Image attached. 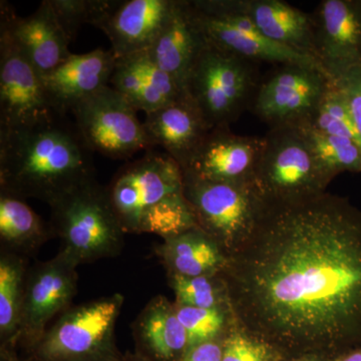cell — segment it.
<instances>
[{
	"label": "cell",
	"instance_id": "cell-1",
	"mask_svg": "<svg viewBox=\"0 0 361 361\" xmlns=\"http://www.w3.org/2000/svg\"><path fill=\"white\" fill-rule=\"evenodd\" d=\"M220 276L236 322L283 358L361 345V210L348 198L264 201Z\"/></svg>",
	"mask_w": 361,
	"mask_h": 361
},
{
	"label": "cell",
	"instance_id": "cell-2",
	"mask_svg": "<svg viewBox=\"0 0 361 361\" xmlns=\"http://www.w3.org/2000/svg\"><path fill=\"white\" fill-rule=\"evenodd\" d=\"M92 155L70 115L51 111L0 132V190L51 206L96 180Z\"/></svg>",
	"mask_w": 361,
	"mask_h": 361
},
{
	"label": "cell",
	"instance_id": "cell-3",
	"mask_svg": "<svg viewBox=\"0 0 361 361\" xmlns=\"http://www.w3.org/2000/svg\"><path fill=\"white\" fill-rule=\"evenodd\" d=\"M104 188L126 234L166 239L197 227L185 196L182 168L165 152L148 149L118 169Z\"/></svg>",
	"mask_w": 361,
	"mask_h": 361
},
{
	"label": "cell",
	"instance_id": "cell-4",
	"mask_svg": "<svg viewBox=\"0 0 361 361\" xmlns=\"http://www.w3.org/2000/svg\"><path fill=\"white\" fill-rule=\"evenodd\" d=\"M52 235L59 251L78 266L120 255L125 234L106 188L97 180L77 188L49 206Z\"/></svg>",
	"mask_w": 361,
	"mask_h": 361
},
{
	"label": "cell",
	"instance_id": "cell-5",
	"mask_svg": "<svg viewBox=\"0 0 361 361\" xmlns=\"http://www.w3.org/2000/svg\"><path fill=\"white\" fill-rule=\"evenodd\" d=\"M125 297H99L71 306L59 315L25 361H122L116 326Z\"/></svg>",
	"mask_w": 361,
	"mask_h": 361
},
{
	"label": "cell",
	"instance_id": "cell-6",
	"mask_svg": "<svg viewBox=\"0 0 361 361\" xmlns=\"http://www.w3.org/2000/svg\"><path fill=\"white\" fill-rule=\"evenodd\" d=\"M256 63L207 42L185 84V92L211 129L230 127L252 108L259 87Z\"/></svg>",
	"mask_w": 361,
	"mask_h": 361
},
{
	"label": "cell",
	"instance_id": "cell-7",
	"mask_svg": "<svg viewBox=\"0 0 361 361\" xmlns=\"http://www.w3.org/2000/svg\"><path fill=\"white\" fill-rule=\"evenodd\" d=\"M185 196L197 227L231 256L250 236L264 200L254 184L214 182L184 172Z\"/></svg>",
	"mask_w": 361,
	"mask_h": 361
},
{
	"label": "cell",
	"instance_id": "cell-8",
	"mask_svg": "<svg viewBox=\"0 0 361 361\" xmlns=\"http://www.w3.org/2000/svg\"><path fill=\"white\" fill-rule=\"evenodd\" d=\"M254 177L267 202H290L324 193L330 184L297 128L270 129Z\"/></svg>",
	"mask_w": 361,
	"mask_h": 361
},
{
	"label": "cell",
	"instance_id": "cell-9",
	"mask_svg": "<svg viewBox=\"0 0 361 361\" xmlns=\"http://www.w3.org/2000/svg\"><path fill=\"white\" fill-rule=\"evenodd\" d=\"M190 2L208 44L255 63L258 61L280 66L294 63L324 71L315 59L291 51L265 37L246 13L241 0H190Z\"/></svg>",
	"mask_w": 361,
	"mask_h": 361
},
{
	"label": "cell",
	"instance_id": "cell-10",
	"mask_svg": "<svg viewBox=\"0 0 361 361\" xmlns=\"http://www.w3.org/2000/svg\"><path fill=\"white\" fill-rule=\"evenodd\" d=\"M71 115L92 153L128 160L152 149L137 111L111 85L80 102Z\"/></svg>",
	"mask_w": 361,
	"mask_h": 361
},
{
	"label": "cell",
	"instance_id": "cell-11",
	"mask_svg": "<svg viewBox=\"0 0 361 361\" xmlns=\"http://www.w3.org/2000/svg\"><path fill=\"white\" fill-rule=\"evenodd\" d=\"M78 267L61 251L30 267L16 336V348L23 355L39 343L54 318L73 306L78 292Z\"/></svg>",
	"mask_w": 361,
	"mask_h": 361
},
{
	"label": "cell",
	"instance_id": "cell-12",
	"mask_svg": "<svg viewBox=\"0 0 361 361\" xmlns=\"http://www.w3.org/2000/svg\"><path fill=\"white\" fill-rule=\"evenodd\" d=\"M332 80L313 66L281 65L259 84L252 109L270 129L300 127L310 123Z\"/></svg>",
	"mask_w": 361,
	"mask_h": 361
},
{
	"label": "cell",
	"instance_id": "cell-13",
	"mask_svg": "<svg viewBox=\"0 0 361 361\" xmlns=\"http://www.w3.org/2000/svg\"><path fill=\"white\" fill-rule=\"evenodd\" d=\"M51 111L42 75L0 30V132L25 127Z\"/></svg>",
	"mask_w": 361,
	"mask_h": 361
},
{
	"label": "cell",
	"instance_id": "cell-14",
	"mask_svg": "<svg viewBox=\"0 0 361 361\" xmlns=\"http://www.w3.org/2000/svg\"><path fill=\"white\" fill-rule=\"evenodd\" d=\"M315 59L338 80L361 66V0H323L312 14Z\"/></svg>",
	"mask_w": 361,
	"mask_h": 361
},
{
	"label": "cell",
	"instance_id": "cell-15",
	"mask_svg": "<svg viewBox=\"0 0 361 361\" xmlns=\"http://www.w3.org/2000/svg\"><path fill=\"white\" fill-rule=\"evenodd\" d=\"M0 30L13 39L42 77L70 58V44L49 0L27 18H21L7 1L0 4Z\"/></svg>",
	"mask_w": 361,
	"mask_h": 361
},
{
	"label": "cell",
	"instance_id": "cell-16",
	"mask_svg": "<svg viewBox=\"0 0 361 361\" xmlns=\"http://www.w3.org/2000/svg\"><path fill=\"white\" fill-rule=\"evenodd\" d=\"M264 137L233 134L230 127L209 132L184 172L214 182L254 184Z\"/></svg>",
	"mask_w": 361,
	"mask_h": 361
},
{
	"label": "cell",
	"instance_id": "cell-17",
	"mask_svg": "<svg viewBox=\"0 0 361 361\" xmlns=\"http://www.w3.org/2000/svg\"><path fill=\"white\" fill-rule=\"evenodd\" d=\"M116 61L111 49L73 54L58 68L42 77L54 111L70 115L80 102L110 85Z\"/></svg>",
	"mask_w": 361,
	"mask_h": 361
},
{
	"label": "cell",
	"instance_id": "cell-18",
	"mask_svg": "<svg viewBox=\"0 0 361 361\" xmlns=\"http://www.w3.org/2000/svg\"><path fill=\"white\" fill-rule=\"evenodd\" d=\"M177 0H120L97 26L111 42L116 59L149 51L167 25Z\"/></svg>",
	"mask_w": 361,
	"mask_h": 361
},
{
	"label": "cell",
	"instance_id": "cell-19",
	"mask_svg": "<svg viewBox=\"0 0 361 361\" xmlns=\"http://www.w3.org/2000/svg\"><path fill=\"white\" fill-rule=\"evenodd\" d=\"M142 126L151 148L161 147L182 170L188 167L212 130L187 94L160 110L146 114Z\"/></svg>",
	"mask_w": 361,
	"mask_h": 361
},
{
	"label": "cell",
	"instance_id": "cell-20",
	"mask_svg": "<svg viewBox=\"0 0 361 361\" xmlns=\"http://www.w3.org/2000/svg\"><path fill=\"white\" fill-rule=\"evenodd\" d=\"M110 85L135 111L145 114L160 110L186 96L174 78L157 65L149 51L116 59Z\"/></svg>",
	"mask_w": 361,
	"mask_h": 361
},
{
	"label": "cell",
	"instance_id": "cell-21",
	"mask_svg": "<svg viewBox=\"0 0 361 361\" xmlns=\"http://www.w3.org/2000/svg\"><path fill=\"white\" fill-rule=\"evenodd\" d=\"M135 353L149 361H183L189 344L176 313L174 301L153 297L132 326Z\"/></svg>",
	"mask_w": 361,
	"mask_h": 361
},
{
	"label": "cell",
	"instance_id": "cell-22",
	"mask_svg": "<svg viewBox=\"0 0 361 361\" xmlns=\"http://www.w3.org/2000/svg\"><path fill=\"white\" fill-rule=\"evenodd\" d=\"M206 44L191 2L177 0L172 16L149 52L157 65L174 78L185 92L188 75Z\"/></svg>",
	"mask_w": 361,
	"mask_h": 361
},
{
	"label": "cell",
	"instance_id": "cell-23",
	"mask_svg": "<svg viewBox=\"0 0 361 361\" xmlns=\"http://www.w3.org/2000/svg\"><path fill=\"white\" fill-rule=\"evenodd\" d=\"M241 2L246 13L265 37L291 51L315 59L312 14L305 13L281 0Z\"/></svg>",
	"mask_w": 361,
	"mask_h": 361
},
{
	"label": "cell",
	"instance_id": "cell-24",
	"mask_svg": "<svg viewBox=\"0 0 361 361\" xmlns=\"http://www.w3.org/2000/svg\"><path fill=\"white\" fill-rule=\"evenodd\" d=\"M155 255L167 275L183 277L219 275L227 263L220 247L198 227L163 239Z\"/></svg>",
	"mask_w": 361,
	"mask_h": 361
},
{
	"label": "cell",
	"instance_id": "cell-25",
	"mask_svg": "<svg viewBox=\"0 0 361 361\" xmlns=\"http://www.w3.org/2000/svg\"><path fill=\"white\" fill-rule=\"evenodd\" d=\"M51 238L49 223L25 199L0 190V250L30 257Z\"/></svg>",
	"mask_w": 361,
	"mask_h": 361
},
{
	"label": "cell",
	"instance_id": "cell-26",
	"mask_svg": "<svg viewBox=\"0 0 361 361\" xmlns=\"http://www.w3.org/2000/svg\"><path fill=\"white\" fill-rule=\"evenodd\" d=\"M28 257L0 250V348H16Z\"/></svg>",
	"mask_w": 361,
	"mask_h": 361
},
{
	"label": "cell",
	"instance_id": "cell-27",
	"mask_svg": "<svg viewBox=\"0 0 361 361\" xmlns=\"http://www.w3.org/2000/svg\"><path fill=\"white\" fill-rule=\"evenodd\" d=\"M297 129L330 182L341 173H361V146L357 142L318 132L308 126Z\"/></svg>",
	"mask_w": 361,
	"mask_h": 361
},
{
	"label": "cell",
	"instance_id": "cell-28",
	"mask_svg": "<svg viewBox=\"0 0 361 361\" xmlns=\"http://www.w3.org/2000/svg\"><path fill=\"white\" fill-rule=\"evenodd\" d=\"M174 304L187 334L189 349L205 342L222 341L235 322L231 308H196Z\"/></svg>",
	"mask_w": 361,
	"mask_h": 361
},
{
	"label": "cell",
	"instance_id": "cell-29",
	"mask_svg": "<svg viewBox=\"0 0 361 361\" xmlns=\"http://www.w3.org/2000/svg\"><path fill=\"white\" fill-rule=\"evenodd\" d=\"M167 278L176 304L196 308H231L220 274L198 277L167 275Z\"/></svg>",
	"mask_w": 361,
	"mask_h": 361
},
{
	"label": "cell",
	"instance_id": "cell-30",
	"mask_svg": "<svg viewBox=\"0 0 361 361\" xmlns=\"http://www.w3.org/2000/svg\"><path fill=\"white\" fill-rule=\"evenodd\" d=\"M304 126L324 134L345 137L361 146L345 97L334 80L330 82L310 123Z\"/></svg>",
	"mask_w": 361,
	"mask_h": 361
},
{
	"label": "cell",
	"instance_id": "cell-31",
	"mask_svg": "<svg viewBox=\"0 0 361 361\" xmlns=\"http://www.w3.org/2000/svg\"><path fill=\"white\" fill-rule=\"evenodd\" d=\"M59 23L71 40L82 25L97 27L120 0H49Z\"/></svg>",
	"mask_w": 361,
	"mask_h": 361
},
{
	"label": "cell",
	"instance_id": "cell-32",
	"mask_svg": "<svg viewBox=\"0 0 361 361\" xmlns=\"http://www.w3.org/2000/svg\"><path fill=\"white\" fill-rule=\"evenodd\" d=\"M283 356L235 319L222 339V361H281Z\"/></svg>",
	"mask_w": 361,
	"mask_h": 361
},
{
	"label": "cell",
	"instance_id": "cell-33",
	"mask_svg": "<svg viewBox=\"0 0 361 361\" xmlns=\"http://www.w3.org/2000/svg\"><path fill=\"white\" fill-rule=\"evenodd\" d=\"M345 97L351 118L361 141V66L334 80Z\"/></svg>",
	"mask_w": 361,
	"mask_h": 361
},
{
	"label": "cell",
	"instance_id": "cell-34",
	"mask_svg": "<svg viewBox=\"0 0 361 361\" xmlns=\"http://www.w3.org/2000/svg\"><path fill=\"white\" fill-rule=\"evenodd\" d=\"M183 361H222V341L193 346L187 351Z\"/></svg>",
	"mask_w": 361,
	"mask_h": 361
},
{
	"label": "cell",
	"instance_id": "cell-35",
	"mask_svg": "<svg viewBox=\"0 0 361 361\" xmlns=\"http://www.w3.org/2000/svg\"><path fill=\"white\" fill-rule=\"evenodd\" d=\"M18 348H0V361H25L18 355Z\"/></svg>",
	"mask_w": 361,
	"mask_h": 361
},
{
	"label": "cell",
	"instance_id": "cell-36",
	"mask_svg": "<svg viewBox=\"0 0 361 361\" xmlns=\"http://www.w3.org/2000/svg\"><path fill=\"white\" fill-rule=\"evenodd\" d=\"M334 361H361V345L346 351L343 355L336 358Z\"/></svg>",
	"mask_w": 361,
	"mask_h": 361
},
{
	"label": "cell",
	"instance_id": "cell-37",
	"mask_svg": "<svg viewBox=\"0 0 361 361\" xmlns=\"http://www.w3.org/2000/svg\"><path fill=\"white\" fill-rule=\"evenodd\" d=\"M281 361H334V360L322 355H304L294 356V357L283 358Z\"/></svg>",
	"mask_w": 361,
	"mask_h": 361
},
{
	"label": "cell",
	"instance_id": "cell-38",
	"mask_svg": "<svg viewBox=\"0 0 361 361\" xmlns=\"http://www.w3.org/2000/svg\"><path fill=\"white\" fill-rule=\"evenodd\" d=\"M122 361H149L148 360H146V358L142 357V356H140L139 355H137V353H126L125 355H123V358Z\"/></svg>",
	"mask_w": 361,
	"mask_h": 361
}]
</instances>
